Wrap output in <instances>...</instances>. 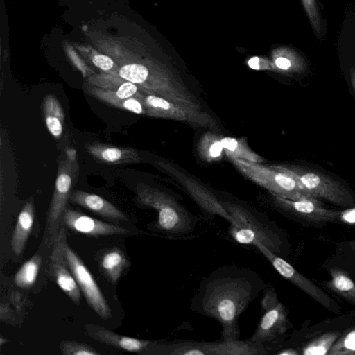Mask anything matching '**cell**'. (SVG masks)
<instances>
[{
	"label": "cell",
	"instance_id": "obj_23",
	"mask_svg": "<svg viewBox=\"0 0 355 355\" xmlns=\"http://www.w3.org/2000/svg\"><path fill=\"white\" fill-rule=\"evenodd\" d=\"M315 35L320 40H324L327 31V23L318 0H301Z\"/></svg>",
	"mask_w": 355,
	"mask_h": 355
},
{
	"label": "cell",
	"instance_id": "obj_33",
	"mask_svg": "<svg viewBox=\"0 0 355 355\" xmlns=\"http://www.w3.org/2000/svg\"><path fill=\"white\" fill-rule=\"evenodd\" d=\"M223 146L221 141H216L209 148V153L211 157H217L220 155Z\"/></svg>",
	"mask_w": 355,
	"mask_h": 355
},
{
	"label": "cell",
	"instance_id": "obj_25",
	"mask_svg": "<svg viewBox=\"0 0 355 355\" xmlns=\"http://www.w3.org/2000/svg\"><path fill=\"white\" fill-rule=\"evenodd\" d=\"M273 57L275 67L283 71L301 72L307 67L304 59L291 49H277L275 51Z\"/></svg>",
	"mask_w": 355,
	"mask_h": 355
},
{
	"label": "cell",
	"instance_id": "obj_1",
	"mask_svg": "<svg viewBox=\"0 0 355 355\" xmlns=\"http://www.w3.org/2000/svg\"><path fill=\"white\" fill-rule=\"evenodd\" d=\"M266 284L250 269L220 266L200 282L191 299V309L220 322V340H238L240 315L264 291Z\"/></svg>",
	"mask_w": 355,
	"mask_h": 355
},
{
	"label": "cell",
	"instance_id": "obj_8",
	"mask_svg": "<svg viewBox=\"0 0 355 355\" xmlns=\"http://www.w3.org/2000/svg\"><path fill=\"white\" fill-rule=\"evenodd\" d=\"M243 171L272 191L276 196L289 200L313 199L291 175L276 169L265 168L238 160Z\"/></svg>",
	"mask_w": 355,
	"mask_h": 355
},
{
	"label": "cell",
	"instance_id": "obj_29",
	"mask_svg": "<svg viewBox=\"0 0 355 355\" xmlns=\"http://www.w3.org/2000/svg\"><path fill=\"white\" fill-rule=\"evenodd\" d=\"M125 80L121 78L120 76L109 77L104 78H92L89 81V85L92 87H96L103 89L114 90L116 89L120 85L123 83Z\"/></svg>",
	"mask_w": 355,
	"mask_h": 355
},
{
	"label": "cell",
	"instance_id": "obj_19",
	"mask_svg": "<svg viewBox=\"0 0 355 355\" xmlns=\"http://www.w3.org/2000/svg\"><path fill=\"white\" fill-rule=\"evenodd\" d=\"M43 112L49 132L59 138L63 130L64 114L58 98L53 94L46 95L43 101Z\"/></svg>",
	"mask_w": 355,
	"mask_h": 355
},
{
	"label": "cell",
	"instance_id": "obj_28",
	"mask_svg": "<svg viewBox=\"0 0 355 355\" xmlns=\"http://www.w3.org/2000/svg\"><path fill=\"white\" fill-rule=\"evenodd\" d=\"M60 351L64 355H98L96 349L85 343L75 341H62L60 343Z\"/></svg>",
	"mask_w": 355,
	"mask_h": 355
},
{
	"label": "cell",
	"instance_id": "obj_20",
	"mask_svg": "<svg viewBox=\"0 0 355 355\" xmlns=\"http://www.w3.org/2000/svg\"><path fill=\"white\" fill-rule=\"evenodd\" d=\"M100 265L105 275L112 282H116L127 267L128 261L120 249L113 248L103 253Z\"/></svg>",
	"mask_w": 355,
	"mask_h": 355
},
{
	"label": "cell",
	"instance_id": "obj_34",
	"mask_svg": "<svg viewBox=\"0 0 355 355\" xmlns=\"http://www.w3.org/2000/svg\"><path fill=\"white\" fill-rule=\"evenodd\" d=\"M67 159L71 163L74 164L77 159V153L75 149L67 148L66 149Z\"/></svg>",
	"mask_w": 355,
	"mask_h": 355
},
{
	"label": "cell",
	"instance_id": "obj_17",
	"mask_svg": "<svg viewBox=\"0 0 355 355\" xmlns=\"http://www.w3.org/2000/svg\"><path fill=\"white\" fill-rule=\"evenodd\" d=\"M35 218L34 205L27 202L19 213L12 235L11 248L14 254L19 256L22 252L31 232Z\"/></svg>",
	"mask_w": 355,
	"mask_h": 355
},
{
	"label": "cell",
	"instance_id": "obj_24",
	"mask_svg": "<svg viewBox=\"0 0 355 355\" xmlns=\"http://www.w3.org/2000/svg\"><path fill=\"white\" fill-rule=\"evenodd\" d=\"M41 261L40 254H35L26 261L15 275L14 282L15 285L21 288L31 287L37 279Z\"/></svg>",
	"mask_w": 355,
	"mask_h": 355
},
{
	"label": "cell",
	"instance_id": "obj_9",
	"mask_svg": "<svg viewBox=\"0 0 355 355\" xmlns=\"http://www.w3.org/2000/svg\"><path fill=\"white\" fill-rule=\"evenodd\" d=\"M72 164L67 159H62L59 164L46 220V230L50 242H54L58 234L59 224L71 193L73 182Z\"/></svg>",
	"mask_w": 355,
	"mask_h": 355
},
{
	"label": "cell",
	"instance_id": "obj_31",
	"mask_svg": "<svg viewBox=\"0 0 355 355\" xmlns=\"http://www.w3.org/2000/svg\"><path fill=\"white\" fill-rule=\"evenodd\" d=\"M220 141L223 146V148L229 151L234 152L238 148V142L234 139L225 137L223 138Z\"/></svg>",
	"mask_w": 355,
	"mask_h": 355
},
{
	"label": "cell",
	"instance_id": "obj_16",
	"mask_svg": "<svg viewBox=\"0 0 355 355\" xmlns=\"http://www.w3.org/2000/svg\"><path fill=\"white\" fill-rule=\"evenodd\" d=\"M86 149L95 159L106 164H128L140 159L138 152L132 148L93 143L86 144Z\"/></svg>",
	"mask_w": 355,
	"mask_h": 355
},
{
	"label": "cell",
	"instance_id": "obj_2",
	"mask_svg": "<svg viewBox=\"0 0 355 355\" xmlns=\"http://www.w3.org/2000/svg\"><path fill=\"white\" fill-rule=\"evenodd\" d=\"M220 202L234 220L230 225L229 234L235 242L252 245L254 241H258L275 254H285L287 251L285 235L275 223L243 205L227 201Z\"/></svg>",
	"mask_w": 355,
	"mask_h": 355
},
{
	"label": "cell",
	"instance_id": "obj_10",
	"mask_svg": "<svg viewBox=\"0 0 355 355\" xmlns=\"http://www.w3.org/2000/svg\"><path fill=\"white\" fill-rule=\"evenodd\" d=\"M277 205L287 212L313 223H333L340 221L343 213L323 207L318 200H289L276 196Z\"/></svg>",
	"mask_w": 355,
	"mask_h": 355
},
{
	"label": "cell",
	"instance_id": "obj_5",
	"mask_svg": "<svg viewBox=\"0 0 355 355\" xmlns=\"http://www.w3.org/2000/svg\"><path fill=\"white\" fill-rule=\"evenodd\" d=\"M261 307L262 316L249 340L263 343L267 349L286 333L289 321L286 307L279 300L275 289L268 284L263 291Z\"/></svg>",
	"mask_w": 355,
	"mask_h": 355
},
{
	"label": "cell",
	"instance_id": "obj_15",
	"mask_svg": "<svg viewBox=\"0 0 355 355\" xmlns=\"http://www.w3.org/2000/svg\"><path fill=\"white\" fill-rule=\"evenodd\" d=\"M69 200L103 217L114 220H128L127 216L121 210L100 196L75 190L70 193Z\"/></svg>",
	"mask_w": 355,
	"mask_h": 355
},
{
	"label": "cell",
	"instance_id": "obj_18",
	"mask_svg": "<svg viewBox=\"0 0 355 355\" xmlns=\"http://www.w3.org/2000/svg\"><path fill=\"white\" fill-rule=\"evenodd\" d=\"M117 73L121 78L135 83L144 90H160L159 79L153 76L148 67L143 64L133 62L124 64L119 68Z\"/></svg>",
	"mask_w": 355,
	"mask_h": 355
},
{
	"label": "cell",
	"instance_id": "obj_13",
	"mask_svg": "<svg viewBox=\"0 0 355 355\" xmlns=\"http://www.w3.org/2000/svg\"><path fill=\"white\" fill-rule=\"evenodd\" d=\"M50 259L52 272L57 284L73 302L78 304L80 300V289L67 265L59 234L54 241Z\"/></svg>",
	"mask_w": 355,
	"mask_h": 355
},
{
	"label": "cell",
	"instance_id": "obj_7",
	"mask_svg": "<svg viewBox=\"0 0 355 355\" xmlns=\"http://www.w3.org/2000/svg\"><path fill=\"white\" fill-rule=\"evenodd\" d=\"M252 245L267 259L281 276L291 282L330 311L336 313L340 311V307L337 303L326 292L311 279L301 274L282 257L271 252L258 241H254Z\"/></svg>",
	"mask_w": 355,
	"mask_h": 355
},
{
	"label": "cell",
	"instance_id": "obj_3",
	"mask_svg": "<svg viewBox=\"0 0 355 355\" xmlns=\"http://www.w3.org/2000/svg\"><path fill=\"white\" fill-rule=\"evenodd\" d=\"M140 205L155 209L157 220L152 229L167 236H182L193 232L198 222L193 215L178 205L170 197L143 184L135 189Z\"/></svg>",
	"mask_w": 355,
	"mask_h": 355
},
{
	"label": "cell",
	"instance_id": "obj_30",
	"mask_svg": "<svg viewBox=\"0 0 355 355\" xmlns=\"http://www.w3.org/2000/svg\"><path fill=\"white\" fill-rule=\"evenodd\" d=\"M93 64L98 69L105 71H111L114 66V61L107 55L97 54L92 58Z\"/></svg>",
	"mask_w": 355,
	"mask_h": 355
},
{
	"label": "cell",
	"instance_id": "obj_12",
	"mask_svg": "<svg viewBox=\"0 0 355 355\" xmlns=\"http://www.w3.org/2000/svg\"><path fill=\"white\" fill-rule=\"evenodd\" d=\"M85 328L88 336L96 340L117 349L142 355H150L151 347L155 342L122 336L96 324H85Z\"/></svg>",
	"mask_w": 355,
	"mask_h": 355
},
{
	"label": "cell",
	"instance_id": "obj_6",
	"mask_svg": "<svg viewBox=\"0 0 355 355\" xmlns=\"http://www.w3.org/2000/svg\"><path fill=\"white\" fill-rule=\"evenodd\" d=\"M62 250L67 265L88 304L103 319L111 317L110 309L93 276L78 254L68 245L64 229L60 228Z\"/></svg>",
	"mask_w": 355,
	"mask_h": 355
},
{
	"label": "cell",
	"instance_id": "obj_11",
	"mask_svg": "<svg viewBox=\"0 0 355 355\" xmlns=\"http://www.w3.org/2000/svg\"><path fill=\"white\" fill-rule=\"evenodd\" d=\"M62 221L70 230L92 236L126 234L130 230L113 224L107 223L66 207Z\"/></svg>",
	"mask_w": 355,
	"mask_h": 355
},
{
	"label": "cell",
	"instance_id": "obj_21",
	"mask_svg": "<svg viewBox=\"0 0 355 355\" xmlns=\"http://www.w3.org/2000/svg\"><path fill=\"white\" fill-rule=\"evenodd\" d=\"M331 279L327 286L345 300L355 303V282L343 270L338 268L330 269Z\"/></svg>",
	"mask_w": 355,
	"mask_h": 355
},
{
	"label": "cell",
	"instance_id": "obj_22",
	"mask_svg": "<svg viewBox=\"0 0 355 355\" xmlns=\"http://www.w3.org/2000/svg\"><path fill=\"white\" fill-rule=\"evenodd\" d=\"M86 90L91 95L104 103L111 99H126L131 97L141 99L138 86L127 80L114 90L103 89L96 87H88Z\"/></svg>",
	"mask_w": 355,
	"mask_h": 355
},
{
	"label": "cell",
	"instance_id": "obj_36",
	"mask_svg": "<svg viewBox=\"0 0 355 355\" xmlns=\"http://www.w3.org/2000/svg\"><path fill=\"white\" fill-rule=\"evenodd\" d=\"M348 245L352 250H355V241H350Z\"/></svg>",
	"mask_w": 355,
	"mask_h": 355
},
{
	"label": "cell",
	"instance_id": "obj_14",
	"mask_svg": "<svg viewBox=\"0 0 355 355\" xmlns=\"http://www.w3.org/2000/svg\"><path fill=\"white\" fill-rule=\"evenodd\" d=\"M337 49L340 61L348 69H355V3L347 7L337 39Z\"/></svg>",
	"mask_w": 355,
	"mask_h": 355
},
{
	"label": "cell",
	"instance_id": "obj_26",
	"mask_svg": "<svg viewBox=\"0 0 355 355\" xmlns=\"http://www.w3.org/2000/svg\"><path fill=\"white\" fill-rule=\"evenodd\" d=\"M339 332H327L307 343L302 349L304 355H326L337 340Z\"/></svg>",
	"mask_w": 355,
	"mask_h": 355
},
{
	"label": "cell",
	"instance_id": "obj_27",
	"mask_svg": "<svg viewBox=\"0 0 355 355\" xmlns=\"http://www.w3.org/2000/svg\"><path fill=\"white\" fill-rule=\"evenodd\" d=\"M353 354H355V327L338 338L328 352V355Z\"/></svg>",
	"mask_w": 355,
	"mask_h": 355
},
{
	"label": "cell",
	"instance_id": "obj_4",
	"mask_svg": "<svg viewBox=\"0 0 355 355\" xmlns=\"http://www.w3.org/2000/svg\"><path fill=\"white\" fill-rule=\"evenodd\" d=\"M276 168L293 178L312 198L341 207H355V196L352 190L322 171L303 166H277Z\"/></svg>",
	"mask_w": 355,
	"mask_h": 355
},
{
	"label": "cell",
	"instance_id": "obj_32",
	"mask_svg": "<svg viewBox=\"0 0 355 355\" xmlns=\"http://www.w3.org/2000/svg\"><path fill=\"white\" fill-rule=\"evenodd\" d=\"M267 61H264L263 59L259 58V57H252L248 61V66L255 70L261 69V68H265L263 65H262V63H264Z\"/></svg>",
	"mask_w": 355,
	"mask_h": 355
},
{
	"label": "cell",
	"instance_id": "obj_35",
	"mask_svg": "<svg viewBox=\"0 0 355 355\" xmlns=\"http://www.w3.org/2000/svg\"><path fill=\"white\" fill-rule=\"evenodd\" d=\"M348 74L352 87L355 92V69L352 67L349 68Z\"/></svg>",
	"mask_w": 355,
	"mask_h": 355
}]
</instances>
